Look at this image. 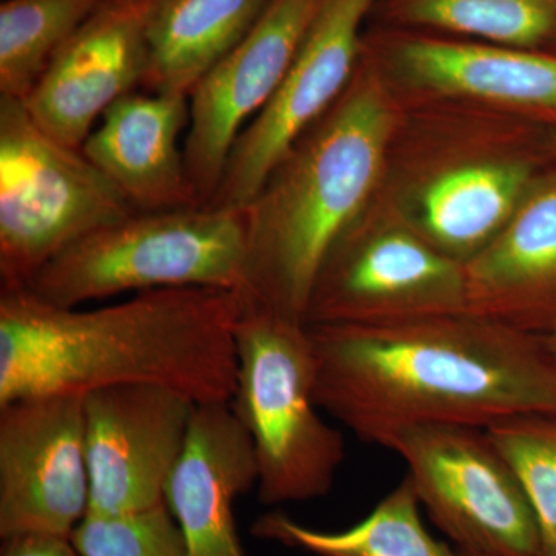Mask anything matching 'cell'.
Wrapping results in <instances>:
<instances>
[{
    "instance_id": "obj_1",
    "label": "cell",
    "mask_w": 556,
    "mask_h": 556,
    "mask_svg": "<svg viewBox=\"0 0 556 556\" xmlns=\"http://www.w3.org/2000/svg\"><path fill=\"white\" fill-rule=\"evenodd\" d=\"M308 327L318 407L369 444L417 426L556 415V362L541 336L468 311Z\"/></svg>"
},
{
    "instance_id": "obj_2",
    "label": "cell",
    "mask_w": 556,
    "mask_h": 556,
    "mask_svg": "<svg viewBox=\"0 0 556 556\" xmlns=\"http://www.w3.org/2000/svg\"><path fill=\"white\" fill-rule=\"evenodd\" d=\"M243 292L167 288L101 308H64L0 289V405L101 388L163 387L230 404Z\"/></svg>"
},
{
    "instance_id": "obj_3",
    "label": "cell",
    "mask_w": 556,
    "mask_h": 556,
    "mask_svg": "<svg viewBox=\"0 0 556 556\" xmlns=\"http://www.w3.org/2000/svg\"><path fill=\"white\" fill-rule=\"evenodd\" d=\"M393 112L362 78L298 139L247 207L249 302L306 324L329 252L378 185Z\"/></svg>"
},
{
    "instance_id": "obj_4",
    "label": "cell",
    "mask_w": 556,
    "mask_h": 556,
    "mask_svg": "<svg viewBox=\"0 0 556 556\" xmlns=\"http://www.w3.org/2000/svg\"><path fill=\"white\" fill-rule=\"evenodd\" d=\"M247 208L134 212L50 260L27 288L64 308L167 288L247 291Z\"/></svg>"
},
{
    "instance_id": "obj_5",
    "label": "cell",
    "mask_w": 556,
    "mask_h": 556,
    "mask_svg": "<svg viewBox=\"0 0 556 556\" xmlns=\"http://www.w3.org/2000/svg\"><path fill=\"white\" fill-rule=\"evenodd\" d=\"M316 357L308 324L244 303L237 325L233 412L257 456L265 506L327 496L346 457L345 439L316 402Z\"/></svg>"
},
{
    "instance_id": "obj_6",
    "label": "cell",
    "mask_w": 556,
    "mask_h": 556,
    "mask_svg": "<svg viewBox=\"0 0 556 556\" xmlns=\"http://www.w3.org/2000/svg\"><path fill=\"white\" fill-rule=\"evenodd\" d=\"M134 207L78 148L0 94V289H24L39 270Z\"/></svg>"
},
{
    "instance_id": "obj_7",
    "label": "cell",
    "mask_w": 556,
    "mask_h": 556,
    "mask_svg": "<svg viewBox=\"0 0 556 556\" xmlns=\"http://www.w3.org/2000/svg\"><path fill=\"white\" fill-rule=\"evenodd\" d=\"M382 447L404 460L420 507L457 551L541 556L532 508L485 428H405Z\"/></svg>"
},
{
    "instance_id": "obj_8",
    "label": "cell",
    "mask_w": 556,
    "mask_h": 556,
    "mask_svg": "<svg viewBox=\"0 0 556 556\" xmlns=\"http://www.w3.org/2000/svg\"><path fill=\"white\" fill-rule=\"evenodd\" d=\"M466 268L404 229L343 233L311 294L308 325H376L467 311Z\"/></svg>"
},
{
    "instance_id": "obj_9",
    "label": "cell",
    "mask_w": 556,
    "mask_h": 556,
    "mask_svg": "<svg viewBox=\"0 0 556 556\" xmlns=\"http://www.w3.org/2000/svg\"><path fill=\"white\" fill-rule=\"evenodd\" d=\"M89 507L83 396L0 405V538H72Z\"/></svg>"
},
{
    "instance_id": "obj_10",
    "label": "cell",
    "mask_w": 556,
    "mask_h": 556,
    "mask_svg": "<svg viewBox=\"0 0 556 556\" xmlns=\"http://www.w3.org/2000/svg\"><path fill=\"white\" fill-rule=\"evenodd\" d=\"M376 0H320L276 97L241 131L208 206L247 208L298 139L350 86Z\"/></svg>"
},
{
    "instance_id": "obj_11",
    "label": "cell",
    "mask_w": 556,
    "mask_h": 556,
    "mask_svg": "<svg viewBox=\"0 0 556 556\" xmlns=\"http://www.w3.org/2000/svg\"><path fill=\"white\" fill-rule=\"evenodd\" d=\"M90 507L123 517L159 507L188 442L197 405L153 386L101 388L84 394Z\"/></svg>"
},
{
    "instance_id": "obj_12",
    "label": "cell",
    "mask_w": 556,
    "mask_h": 556,
    "mask_svg": "<svg viewBox=\"0 0 556 556\" xmlns=\"http://www.w3.org/2000/svg\"><path fill=\"white\" fill-rule=\"evenodd\" d=\"M320 0H270L257 24L189 94L185 159L201 204L217 192L241 131L276 97Z\"/></svg>"
},
{
    "instance_id": "obj_13",
    "label": "cell",
    "mask_w": 556,
    "mask_h": 556,
    "mask_svg": "<svg viewBox=\"0 0 556 556\" xmlns=\"http://www.w3.org/2000/svg\"><path fill=\"white\" fill-rule=\"evenodd\" d=\"M153 3L102 0L58 50L24 101L47 134L80 149L115 102L144 89Z\"/></svg>"
},
{
    "instance_id": "obj_14",
    "label": "cell",
    "mask_w": 556,
    "mask_h": 556,
    "mask_svg": "<svg viewBox=\"0 0 556 556\" xmlns=\"http://www.w3.org/2000/svg\"><path fill=\"white\" fill-rule=\"evenodd\" d=\"M257 482L254 445L232 405H197L185 452L164 495L188 556H247L233 503Z\"/></svg>"
},
{
    "instance_id": "obj_15",
    "label": "cell",
    "mask_w": 556,
    "mask_h": 556,
    "mask_svg": "<svg viewBox=\"0 0 556 556\" xmlns=\"http://www.w3.org/2000/svg\"><path fill=\"white\" fill-rule=\"evenodd\" d=\"M186 127L189 97L134 91L104 113L80 150L134 211L203 206L179 148Z\"/></svg>"
},
{
    "instance_id": "obj_16",
    "label": "cell",
    "mask_w": 556,
    "mask_h": 556,
    "mask_svg": "<svg viewBox=\"0 0 556 556\" xmlns=\"http://www.w3.org/2000/svg\"><path fill=\"white\" fill-rule=\"evenodd\" d=\"M467 311L543 336L556 324V177L526 193L466 265Z\"/></svg>"
},
{
    "instance_id": "obj_17",
    "label": "cell",
    "mask_w": 556,
    "mask_h": 556,
    "mask_svg": "<svg viewBox=\"0 0 556 556\" xmlns=\"http://www.w3.org/2000/svg\"><path fill=\"white\" fill-rule=\"evenodd\" d=\"M399 68L417 86L556 113V56L532 49L413 39L396 51Z\"/></svg>"
},
{
    "instance_id": "obj_18",
    "label": "cell",
    "mask_w": 556,
    "mask_h": 556,
    "mask_svg": "<svg viewBox=\"0 0 556 556\" xmlns=\"http://www.w3.org/2000/svg\"><path fill=\"white\" fill-rule=\"evenodd\" d=\"M270 0H155L149 17L144 89L189 97L247 38Z\"/></svg>"
},
{
    "instance_id": "obj_19",
    "label": "cell",
    "mask_w": 556,
    "mask_h": 556,
    "mask_svg": "<svg viewBox=\"0 0 556 556\" xmlns=\"http://www.w3.org/2000/svg\"><path fill=\"white\" fill-rule=\"evenodd\" d=\"M529 181L530 169L522 163L471 164L439 175L422 195L431 243L467 263L510 222Z\"/></svg>"
},
{
    "instance_id": "obj_20",
    "label": "cell",
    "mask_w": 556,
    "mask_h": 556,
    "mask_svg": "<svg viewBox=\"0 0 556 556\" xmlns=\"http://www.w3.org/2000/svg\"><path fill=\"white\" fill-rule=\"evenodd\" d=\"M420 503L407 477L350 529L324 532L287 515H263L252 533L317 556H459L424 526Z\"/></svg>"
},
{
    "instance_id": "obj_21",
    "label": "cell",
    "mask_w": 556,
    "mask_h": 556,
    "mask_svg": "<svg viewBox=\"0 0 556 556\" xmlns=\"http://www.w3.org/2000/svg\"><path fill=\"white\" fill-rule=\"evenodd\" d=\"M102 0H3L0 5V94L25 101Z\"/></svg>"
},
{
    "instance_id": "obj_22",
    "label": "cell",
    "mask_w": 556,
    "mask_h": 556,
    "mask_svg": "<svg viewBox=\"0 0 556 556\" xmlns=\"http://www.w3.org/2000/svg\"><path fill=\"white\" fill-rule=\"evenodd\" d=\"M402 17L420 27L536 49L556 36V0H401Z\"/></svg>"
},
{
    "instance_id": "obj_23",
    "label": "cell",
    "mask_w": 556,
    "mask_h": 556,
    "mask_svg": "<svg viewBox=\"0 0 556 556\" xmlns=\"http://www.w3.org/2000/svg\"><path fill=\"white\" fill-rule=\"evenodd\" d=\"M527 497L541 556H556V415L508 417L485 428Z\"/></svg>"
},
{
    "instance_id": "obj_24",
    "label": "cell",
    "mask_w": 556,
    "mask_h": 556,
    "mask_svg": "<svg viewBox=\"0 0 556 556\" xmlns=\"http://www.w3.org/2000/svg\"><path fill=\"white\" fill-rule=\"evenodd\" d=\"M72 541L83 556H188L166 504L123 517L87 515Z\"/></svg>"
},
{
    "instance_id": "obj_25",
    "label": "cell",
    "mask_w": 556,
    "mask_h": 556,
    "mask_svg": "<svg viewBox=\"0 0 556 556\" xmlns=\"http://www.w3.org/2000/svg\"><path fill=\"white\" fill-rule=\"evenodd\" d=\"M0 556H83L72 538L20 535L2 540Z\"/></svg>"
},
{
    "instance_id": "obj_26",
    "label": "cell",
    "mask_w": 556,
    "mask_h": 556,
    "mask_svg": "<svg viewBox=\"0 0 556 556\" xmlns=\"http://www.w3.org/2000/svg\"><path fill=\"white\" fill-rule=\"evenodd\" d=\"M541 338H543L544 343H546L547 351L551 353L552 358L556 362V324L548 329L546 334L541 336Z\"/></svg>"
},
{
    "instance_id": "obj_27",
    "label": "cell",
    "mask_w": 556,
    "mask_h": 556,
    "mask_svg": "<svg viewBox=\"0 0 556 556\" xmlns=\"http://www.w3.org/2000/svg\"><path fill=\"white\" fill-rule=\"evenodd\" d=\"M457 551V548H456ZM457 554H459V556H484V555H478V554H470V552H464V551H457Z\"/></svg>"
}]
</instances>
